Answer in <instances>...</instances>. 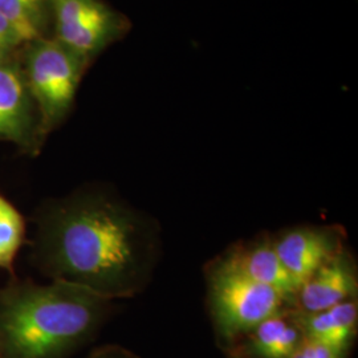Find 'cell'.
<instances>
[{
  "label": "cell",
  "mask_w": 358,
  "mask_h": 358,
  "mask_svg": "<svg viewBox=\"0 0 358 358\" xmlns=\"http://www.w3.org/2000/svg\"><path fill=\"white\" fill-rule=\"evenodd\" d=\"M35 129L36 120L26 77L13 65L0 63V140L28 146Z\"/></svg>",
  "instance_id": "9c48e42d"
},
{
  "label": "cell",
  "mask_w": 358,
  "mask_h": 358,
  "mask_svg": "<svg viewBox=\"0 0 358 358\" xmlns=\"http://www.w3.org/2000/svg\"><path fill=\"white\" fill-rule=\"evenodd\" d=\"M294 315L304 340L319 343L344 355L357 329V297L321 312L301 313L294 310Z\"/></svg>",
  "instance_id": "30bf717a"
},
{
  "label": "cell",
  "mask_w": 358,
  "mask_h": 358,
  "mask_svg": "<svg viewBox=\"0 0 358 358\" xmlns=\"http://www.w3.org/2000/svg\"><path fill=\"white\" fill-rule=\"evenodd\" d=\"M36 250L52 280L113 300L140 294L149 284L159 236L150 217L108 192L84 190L44 211Z\"/></svg>",
  "instance_id": "6da1fadb"
},
{
  "label": "cell",
  "mask_w": 358,
  "mask_h": 358,
  "mask_svg": "<svg viewBox=\"0 0 358 358\" xmlns=\"http://www.w3.org/2000/svg\"><path fill=\"white\" fill-rule=\"evenodd\" d=\"M243 337L241 353L245 358H289L304 341L292 308L262 321Z\"/></svg>",
  "instance_id": "8fae6325"
},
{
  "label": "cell",
  "mask_w": 358,
  "mask_h": 358,
  "mask_svg": "<svg viewBox=\"0 0 358 358\" xmlns=\"http://www.w3.org/2000/svg\"><path fill=\"white\" fill-rule=\"evenodd\" d=\"M208 297L217 332L235 341L262 321L291 307L280 292L215 264L208 275Z\"/></svg>",
  "instance_id": "3957f363"
},
{
  "label": "cell",
  "mask_w": 358,
  "mask_h": 358,
  "mask_svg": "<svg viewBox=\"0 0 358 358\" xmlns=\"http://www.w3.org/2000/svg\"><path fill=\"white\" fill-rule=\"evenodd\" d=\"M357 289L356 266L343 250L297 288L292 308L301 313L321 312L356 299Z\"/></svg>",
  "instance_id": "52a82bcc"
},
{
  "label": "cell",
  "mask_w": 358,
  "mask_h": 358,
  "mask_svg": "<svg viewBox=\"0 0 358 358\" xmlns=\"http://www.w3.org/2000/svg\"><path fill=\"white\" fill-rule=\"evenodd\" d=\"M24 239L20 213L0 195V268H11Z\"/></svg>",
  "instance_id": "4fadbf2b"
},
{
  "label": "cell",
  "mask_w": 358,
  "mask_h": 358,
  "mask_svg": "<svg viewBox=\"0 0 358 358\" xmlns=\"http://www.w3.org/2000/svg\"><path fill=\"white\" fill-rule=\"evenodd\" d=\"M0 358H1V357H0Z\"/></svg>",
  "instance_id": "2e32d148"
},
{
  "label": "cell",
  "mask_w": 358,
  "mask_h": 358,
  "mask_svg": "<svg viewBox=\"0 0 358 358\" xmlns=\"http://www.w3.org/2000/svg\"><path fill=\"white\" fill-rule=\"evenodd\" d=\"M108 303L88 289L56 280L0 292V357H64L97 328Z\"/></svg>",
  "instance_id": "7a4b0ae2"
},
{
  "label": "cell",
  "mask_w": 358,
  "mask_h": 358,
  "mask_svg": "<svg viewBox=\"0 0 358 358\" xmlns=\"http://www.w3.org/2000/svg\"><path fill=\"white\" fill-rule=\"evenodd\" d=\"M56 40L90 62L130 31V22L103 0H50Z\"/></svg>",
  "instance_id": "5b68a950"
},
{
  "label": "cell",
  "mask_w": 358,
  "mask_h": 358,
  "mask_svg": "<svg viewBox=\"0 0 358 358\" xmlns=\"http://www.w3.org/2000/svg\"><path fill=\"white\" fill-rule=\"evenodd\" d=\"M217 264L276 289L288 299L292 307L297 288L284 268L271 238H262L251 243L236 245L223 256Z\"/></svg>",
  "instance_id": "ba28073f"
},
{
  "label": "cell",
  "mask_w": 358,
  "mask_h": 358,
  "mask_svg": "<svg viewBox=\"0 0 358 358\" xmlns=\"http://www.w3.org/2000/svg\"><path fill=\"white\" fill-rule=\"evenodd\" d=\"M23 44L17 34L13 31L1 16H0V63H6V59L10 56V53Z\"/></svg>",
  "instance_id": "9a60e30c"
},
{
  "label": "cell",
  "mask_w": 358,
  "mask_h": 358,
  "mask_svg": "<svg viewBox=\"0 0 358 358\" xmlns=\"http://www.w3.org/2000/svg\"><path fill=\"white\" fill-rule=\"evenodd\" d=\"M50 13V0H0V16L22 43L44 38Z\"/></svg>",
  "instance_id": "7c38bea8"
},
{
  "label": "cell",
  "mask_w": 358,
  "mask_h": 358,
  "mask_svg": "<svg viewBox=\"0 0 358 358\" xmlns=\"http://www.w3.org/2000/svg\"><path fill=\"white\" fill-rule=\"evenodd\" d=\"M88 63L56 38L35 41L27 59L26 83L41 130L55 128L69 113Z\"/></svg>",
  "instance_id": "277c9868"
},
{
  "label": "cell",
  "mask_w": 358,
  "mask_h": 358,
  "mask_svg": "<svg viewBox=\"0 0 358 358\" xmlns=\"http://www.w3.org/2000/svg\"><path fill=\"white\" fill-rule=\"evenodd\" d=\"M272 243L296 288L344 250L338 234L332 229L321 227H297L285 231L272 239Z\"/></svg>",
  "instance_id": "8992f818"
},
{
  "label": "cell",
  "mask_w": 358,
  "mask_h": 358,
  "mask_svg": "<svg viewBox=\"0 0 358 358\" xmlns=\"http://www.w3.org/2000/svg\"><path fill=\"white\" fill-rule=\"evenodd\" d=\"M289 358H343V355L319 343L304 340Z\"/></svg>",
  "instance_id": "5bb4252c"
}]
</instances>
